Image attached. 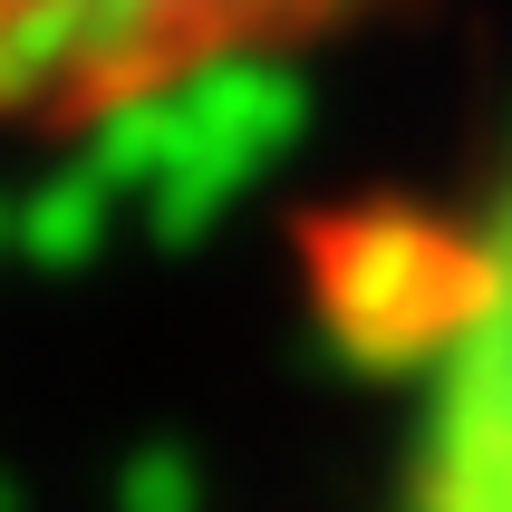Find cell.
<instances>
[{
  "label": "cell",
  "instance_id": "cell-1",
  "mask_svg": "<svg viewBox=\"0 0 512 512\" xmlns=\"http://www.w3.org/2000/svg\"><path fill=\"white\" fill-rule=\"evenodd\" d=\"M387 0H0V126L87 136L203 78L300 58Z\"/></svg>",
  "mask_w": 512,
  "mask_h": 512
}]
</instances>
